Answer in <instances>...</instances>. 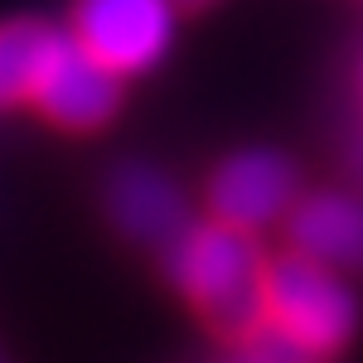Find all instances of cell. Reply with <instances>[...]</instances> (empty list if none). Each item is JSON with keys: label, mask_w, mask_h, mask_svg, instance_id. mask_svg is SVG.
Here are the masks:
<instances>
[{"label": "cell", "mask_w": 363, "mask_h": 363, "mask_svg": "<svg viewBox=\"0 0 363 363\" xmlns=\"http://www.w3.org/2000/svg\"><path fill=\"white\" fill-rule=\"evenodd\" d=\"M262 330L296 359H325L354 335V296L335 267L301 252L277 257L262 277Z\"/></svg>", "instance_id": "2"}, {"label": "cell", "mask_w": 363, "mask_h": 363, "mask_svg": "<svg viewBox=\"0 0 363 363\" xmlns=\"http://www.w3.org/2000/svg\"><path fill=\"white\" fill-rule=\"evenodd\" d=\"M107 208H112L116 228L136 242H160L165 247L169 238L184 233V199L179 189L169 184L160 169H145V165H131L121 169L107 189Z\"/></svg>", "instance_id": "6"}, {"label": "cell", "mask_w": 363, "mask_h": 363, "mask_svg": "<svg viewBox=\"0 0 363 363\" xmlns=\"http://www.w3.org/2000/svg\"><path fill=\"white\" fill-rule=\"evenodd\" d=\"M116 102H121V78L107 73L97 58H87L78 44H68L34 107L63 131H97L102 121H112Z\"/></svg>", "instance_id": "5"}, {"label": "cell", "mask_w": 363, "mask_h": 363, "mask_svg": "<svg viewBox=\"0 0 363 363\" xmlns=\"http://www.w3.org/2000/svg\"><path fill=\"white\" fill-rule=\"evenodd\" d=\"M165 272L179 296L203 310L228 335L262 330V277L267 262L257 257L247 233L223 223H184L179 238L165 242Z\"/></svg>", "instance_id": "1"}, {"label": "cell", "mask_w": 363, "mask_h": 363, "mask_svg": "<svg viewBox=\"0 0 363 363\" xmlns=\"http://www.w3.org/2000/svg\"><path fill=\"white\" fill-rule=\"evenodd\" d=\"M179 5H184V10H194V5H208V0H174V10H179Z\"/></svg>", "instance_id": "9"}, {"label": "cell", "mask_w": 363, "mask_h": 363, "mask_svg": "<svg viewBox=\"0 0 363 363\" xmlns=\"http://www.w3.org/2000/svg\"><path fill=\"white\" fill-rule=\"evenodd\" d=\"M174 0H73V44L107 73L126 78L169 49Z\"/></svg>", "instance_id": "3"}, {"label": "cell", "mask_w": 363, "mask_h": 363, "mask_svg": "<svg viewBox=\"0 0 363 363\" xmlns=\"http://www.w3.org/2000/svg\"><path fill=\"white\" fill-rule=\"evenodd\" d=\"M291 242L325 267H363V203L344 194H310L291 208Z\"/></svg>", "instance_id": "7"}, {"label": "cell", "mask_w": 363, "mask_h": 363, "mask_svg": "<svg viewBox=\"0 0 363 363\" xmlns=\"http://www.w3.org/2000/svg\"><path fill=\"white\" fill-rule=\"evenodd\" d=\"M208 208H213V223L252 238L257 228H272L296 208V169L272 150H242L213 169Z\"/></svg>", "instance_id": "4"}, {"label": "cell", "mask_w": 363, "mask_h": 363, "mask_svg": "<svg viewBox=\"0 0 363 363\" xmlns=\"http://www.w3.org/2000/svg\"><path fill=\"white\" fill-rule=\"evenodd\" d=\"M68 34L44 20H10L0 25V107L39 102L54 63L68 54Z\"/></svg>", "instance_id": "8"}]
</instances>
